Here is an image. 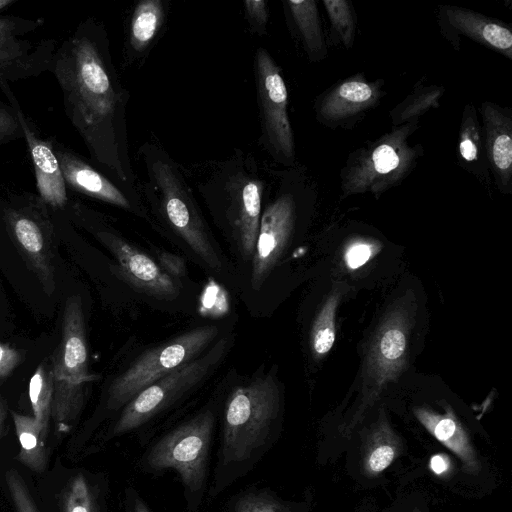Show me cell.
<instances>
[{
  "label": "cell",
  "instance_id": "30bf717a",
  "mask_svg": "<svg viewBox=\"0 0 512 512\" xmlns=\"http://www.w3.org/2000/svg\"><path fill=\"white\" fill-rule=\"evenodd\" d=\"M228 342V338L219 340L201 357L175 369L140 391L126 404L112 430V436L139 427L199 384L220 362L227 351Z\"/></svg>",
  "mask_w": 512,
  "mask_h": 512
},
{
  "label": "cell",
  "instance_id": "9a60e30c",
  "mask_svg": "<svg viewBox=\"0 0 512 512\" xmlns=\"http://www.w3.org/2000/svg\"><path fill=\"white\" fill-rule=\"evenodd\" d=\"M95 234L114 255L119 274L132 286L160 299L178 297L179 282L168 276L148 255L105 227H96Z\"/></svg>",
  "mask_w": 512,
  "mask_h": 512
},
{
  "label": "cell",
  "instance_id": "b9f144b4",
  "mask_svg": "<svg viewBox=\"0 0 512 512\" xmlns=\"http://www.w3.org/2000/svg\"><path fill=\"white\" fill-rule=\"evenodd\" d=\"M415 512H419V511H415Z\"/></svg>",
  "mask_w": 512,
  "mask_h": 512
},
{
  "label": "cell",
  "instance_id": "3957f363",
  "mask_svg": "<svg viewBox=\"0 0 512 512\" xmlns=\"http://www.w3.org/2000/svg\"><path fill=\"white\" fill-rule=\"evenodd\" d=\"M138 155L144 174L138 180L141 199L211 269L220 271V258L212 245L184 167L154 138L143 142Z\"/></svg>",
  "mask_w": 512,
  "mask_h": 512
},
{
  "label": "cell",
  "instance_id": "60d3db41",
  "mask_svg": "<svg viewBox=\"0 0 512 512\" xmlns=\"http://www.w3.org/2000/svg\"><path fill=\"white\" fill-rule=\"evenodd\" d=\"M17 0H0V12L8 9L10 6L15 4Z\"/></svg>",
  "mask_w": 512,
  "mask_h": 512
},
{
  "label": "cell",
  "instance_id": "e0dca14e",
  "mask_svg": "<svg viewBox=\"0 0 512 512\" xmlns=\"http://www.w3.org/2000/svg\"><path fill=\"white\" fill-rule=\"evenodd\" d=\"M414 414L420 423L442 444L462 460L470 473L479 470V463L469 437L449 406L439 414L425 407H416Z\"/></svg>",
  "mask_w": 512,
  "mask_h": 512
},
{
  "label": "cell",
  "instance_id": "8fae6325",
  "mask_svg": "<svg viewBox=\"0 0 512 512\" xmlns=\"http://www.w3.org/2000/svg\"><path fill=\"white\" fill-rule=\"evenodd\" d=\"M214 416L211 411L200 413L161 438L151 449L147 463L160 470L172 468L191 491L202 488Z\"/></svg>",
  "mask_w": 512,
  "mask_h": 512
},
{
  "label": "cell",
  "instance_id": "ba28073f",
  "mask_svg": "<svg viewBox=\"0 0 512 512\" xmlns=\"http://www.w3.org/2000/svg\"><path fill=\"white\" fill-rule=\"evenodd\" d=\"M254 79L259 116V145L277 163L291 165L295 145L288 117V93L281 71L264 47L254 55Z\"/></svg>",
  "mask_w": 512,
  "mask_h": 512
},
{
  "label": "cell",
  "instance_id": "8d00e7d4",
  "mask_svg": "<svg viewBox=\"0 0 512 512\" xmlns=\"http://www.w3.org/2000/svg\"><path fill=\"white\" fill-rule=\"evenodd\" d=\"M460 153L467 161L475 160L477 157V147L469 138H463L460 143Z\"/></svg>",
  "mask_w": 512,
  "mask_h": 512
},
{
  "label": "cell",
  "instance_id": "ffe728a7",
  "mask_svg": "<svg viewBox=\"0 0 512 512\" xmlns=\"http://www.w3.org/2000/svg\"><path fill=\"white\" fill-rule=\"evenodd\" d=\"M54 381L51 365L40 364L32 375L29 383V398L33 417L39 424L44 438H47L50 419L52 418V403Z\"/></svg>",
  "mask_w": 512,
  "mask_h": 512
},
{
  "label": "cell",
  "instance_id": "d590c367",
  "mask_svg": "<svg viewBox=\"0 0 512 512\" xmlns=\"http://www.w3.org/2000/svg\"><path fill=\"white\" fill-rule=\"evenodd\" d=\"M19 362V352L0 343V379L7 377L16 368Z\"/></svg>",
  "mask_w": 512,
  "mask_h": 512
},
{
  "label": "cell",
  "instance_id": "74e56055",
  "mask_svg": "<svg viewBox=\"0 0 512 512\" xmlns=\"http://www.w3.org/2000/svg\"><path fill=\"white\" fill-rule=\"evenodd\" d=\"M430 467L435 474H443L448 470L449 459L442 454L434 455L430 460Z\"/></svg>",
  "mask_w": 512,
  "mask_h": 512
},
{
  "label": "cell",
  "instance_id": "83f0119b",
  "mask_svg": "<svg viewBox=\"0 0 512 512\" xmlns=\"http://www.w3.org/2000/svg\"><path fill=\"white\" fill-rule=\"evenodd\" d=\"M5 480L17 512H39L26 483L16 470L9 469Z\"/></svg>",
  "mask_w": 512,
  "mask_h": 512
},
{
  "label": "cell",
  "instance_id": "ab89813d",
  "mask_svg": "<svg viewBox=\"0 0 512 512\" xmlns=\"http://www.w3.org/2000/svg\"><path fill=\"white\" fill-rule=\"evenodd\" d=\"M6 414H7L6 406H5L3 399L0 396V438L3 435Z\"/></svg>",
  "mask_w": 512,
  "mask_h": 512
},
{
  "label": "cell",
  "instance_id": "484cf974",
  "mask_svg": "<svg viewBox=\"0 0 512 512\" xmlns=\"http://www.w3.org/2000/svg\"><path fill=\"white\" fill-rule=\"evenodd\" d=\"M229 310L227 292L215 281L210 280L200 298V313L205 317L219 318Z\"/></svg>",
  "mask_w": 512,
  "mask_h": 512
},
{
  "label": "cell",
  "instance_id": "d6986e66",
  "mask_svg": "<svg viewBox=\"0 0 512 512\" xmlns=\"http://www.w3.org/2000/svg\"><path fill=\"white\" fill-rule=\"evenodd\" d=\"M373 98V89L368 84L344 82L327 97L320 112L328 120H339L367 106Z\"/></svg>",
  "mask_w": 512,
  "mask_h": 512
},
{
  "label": "cell",
  "instance_id": "ac0fdd59",
  "mask_svg": "<svg viewBox=\"0 0 512 512\" xmlns=\"http://www.w3.org/2000/svg\"><path fill=\"white\" fill-rule=\"evenodd\" d=\"M16 434L20 444L17 459L34 472H43L47 466L46 439L32 416L12 412Z\"/></svg>",
  "mask_w": 512,
  "mask_h": 512
},
{
  "label": "cell",
  "instance_id": "836d02e7",
  "mask_svg": "<svg viewBox=\"0 0 512 512\" xmlns=\"http://www.w3.org/2000/svg\"><path fill=\"white\" fill-rule=\"evenodd\" d=\"M398 165L399 157L390 145L382 144L374 150L372 154V166L377 173H389L396 169Z\"/></svg>",
  "mask_w": 512,
  "mask_h": 512
},
{
  "label": "cell",
  "instance_id": "4316f807",
  "mask_svg": "<svg viewBox=\"0 0 512 512\" xmlns=\"http://www.w3.org/2000/svg\"><path fill=\"white\" fill-rule=\"evenodd\" d=\"M489 150L494 167L502 177H509L512 165V140L509 133L497 132L490 142Z\"/></svg>",
  "mask_w": 512,
  "mask_h": 512
},
{
  "label": "cell",
  "instance_id": "2e32d148",
  "mask_svg": "<svg viewBox=\"0 0 512 512\" xmlns=\"http://www.w3.org/2000/svg\"><path fill=\"white\" fill-rule=\"evenodd\" d=\"M169 3L165 0H142L129 16L124 43L125 64H141L148 56L166 24Z\"/></svg>",
  "mask_w": 512,
  "mask_h": 512
},
{
  "label": "cell",
  "instance_id": "4fadbf2b",
  "mask_svg": "<svg viewBox=\"0 0 512 512\" xmlns=\"http://www.w3.org/2000/svg\"><path fill=\"white\" fill-rule=\"evenodd\" d=\"M51 142L68 190L140 216L144 215L138 189L115 181L55 138L51 137Z\"/></svg>",
  "mask_w": 512,
  "mask_h": 512
},
{
  "label": "cell",
  "instance_id": "4dcf8cb0",
  "mask_svg": "<svg viewBox=\"0 0 512 512\" xmlns=\"http://www.w3.org/2000/svg\"><path fill=\"white\" fill-rule=\"evenodd\" d=\"M376 243L363 239L354 240L344 251V262L348 269L356 270L369 262L379 251Z\"/></svg>",
  "mask_w": 512,
  "mask_h": 512
},
{
  "label": "cell",
  "instance_id": "f546056e",
  "mask_svg": "<svg viewBox=\"0 0 512 512\" xmlns=\"http://www.w3.org/2000/svg\"><path fill=\"white\" fill-rule=\"evenodd\" d=\"M234 512H289L285 506L267 493L254 492L240 497Z\"/></svg>",
  "mask_w": 512,
  "mask_h": 512
},
{
  "label": "cell",
  "instance_id": "9c48e42d",
  "mask_svg": "<svg viewBox=\"0 0 512 512\" xmlns=\"http://www.w3.org/2000/svg\"><path fill=\"white\" fill-rule=\"evenodd\" d=\"M43 18L0 14V83L51 72L59 41L42 34Z\"/></svg>",
  "mask_w": 512,
  "mask_h": 512
},
{
  "label": "cell",
  "instance_id": "7a4b0ae2",
  "mask_svg": "<svg viewBox=\"0 0 512 512\" xmlns=\"http://www.w3.org/2000/svg\"><path fill=\"white\" fill-rule=\"evenodd\" d=\"M184 170L192 188L236 235L244 255L252 256L267 186L264 167L253 154L237 148L225 158Z\"/></svg>",
  "mask_w": 512,
  "mask_h": 512
},
{
  "label": "cell",
  "instance_id": "7c38bea8",
  "mask_svg": "<svg viewBox=\"0 0 512 512\" xmlns=\"http://www.w3.org/2000/svg\"><path fill=\"white\" fill-rule=\"evenodd\" d=\"M276 195L265 189L258 235L253 252L251 284L259 289L279 261L296 221V200L280 183Z\"/></svg>",
  "mask_w": 512,
  "mask_h": 512
},
{
  "label": "cell",
  "instance_id": "d6a6232c",
  "mask_svg": "<svg viewBox=\"0 0 512 512\" xmlns=\"http://www.w3.org/2000/svg\"><path fill=\"white\" fill-rule=\"evenodd\" d=\"M22 138L14 109L8 102L0 101V146Z\"/></svg>",
  "mask_w": 512,
  "mask_h": 512
},
{
  "label": "cell",
  "instance_id": "1f68e13d",
  "mask_svg": "<svg viewBox=\"0 0 512 512\" xmlns=\"http://www.w3.org/2000/svg\"><path fill=\"white\" fill-rule=\"evenodd\" d=\"M245 18L250 32L257 36L267 33L269 21V8L264 0H246L243 2Z\"/></svg>",
  "mask_w": 512,
  "mask_h": 512
},
{
  "label": "cell",
  "instance_id": "8992f818",
  "mask_svg": "<svg viewBox=\"0 0 512 512\" xmlns=\"http://www.w3.org/2000/svg\"><path fill=\"white\" fill-rule=\"evenodd\" d=\"M409 296L406 294L388 309L371 339L363 369V397L356 418L406 366L413 311Z\"/></svg>",
  "mask_w": 512,
  "mask_h": 512
},
{
  "label": "cell",
  "instance_id": "f35d334b",
  "mask_svg": "<svg viewBox=\"0 0 512 512\" xmlns=\"http://www.w3.org/2000/svg\"><path fill=\"white\" fill-rule=\"evenodd\" d=\"M129 512H150L141 499L138 497L133 498V502Z\"/></svg>",
  "mask_w": 512,
  "mask_h": 512
},
{
  "label": "cell",
  "instance_id": "7402d4cb",
  "mask_svg": "<svg viewBox=\"0 0 512 512\" xmlns=\"http://www.w3.org/2000/svg\"><path fill=\"white\" fill-rule=\"evenodd\" d=\"M452 23L473 38L485 41L492 47L510 53L512 34L509 29L495 23L481 21L472 14L454 10L450 14Z\"/></svg>",
  "mask_w": 512,
  "mask_h": 512
},
{
  "label": "cell",
  "instance_id": "52a82bcc",
  "mask_svg": "<svg viewBox=\"0 0 512 512\" xmlns=\"http://www.w3.org/2000/svg\"><path fill=\"white\" fill-rule=\"evenodd\" d=\"M218 332L216 326H200L144 352L112 382L108 406L127 404L147 386L195 359Z\"/></svg>",
  "mask_w": 512,
  "mask_h": 512
},
{
  "label": "cell",
  "instance_id": "cb8c5ba5",
  "mask_svg": "<svg viewBox=\"0 0 512 512\" xmlns=\"http://www.w3.org/2000/svg\"><path fill=\"white\" fill-rule=\"evenodd\" d=\"M371 438V446L365 457V469L369 474H378L394 460L398 443L385 419L379 421Z\"/></svg>",
  "mask_w": 512,
  "mask_h": 512
},
{
  "label": "cell",
  "instance_id": "f1b7e54d",
  "mask_svg": "<svg viewBox=\"0 0 512 512\" xmlns=\"http://www.w3.org/2000/svg\"><path fill=\"white\" fill-rule=\"evenodd\" d=\"M324 5L343 41L346 45H349L353 39V21L348 2L344 0H326Z\"/></svg>",
  "mask_w": 512,
  "mask_h": 512
},
{
  "label": "cell",
  "instance_id": "d4e9b609",
  "mask_svg": "<svg viewBox=\"0 0 512 512\" xmlns=\"http://www.w3.org/2000/svg\"><path fill=\"white\" fill-rule=\"evenodd\" d=\"M63 512H93L89 486L82 474H77L68 484L63 498Z\"/></svg>",
  "mask_w": 512,
  "mask_h": 512
},
{
  "label": "cell",
  "instance_id": "277c9868",
  "mask_svg": "<svg viewBox=\"0 0 512 512\" xmlns=\"http://www.w3.org/2000/svg\"><path fill=\"white\" fill-rule=\"evenodd\" d=\"M54 393L52 419L59 433L70 430L84 405L87 384L95 379L88 371L86 329L81 298H67L61 342L52 356Z\"/></svg>",
  "mask_w": 512,
  "mask_h": 512
},
{
  "label": "cell",
  "instance_id": "5b68a950",
  "mask_svg": "<svg viewBox=\"0 0 512 512\" xmlns=\"http://www.w3.org/2000/svg\"><path fill=\"white\" fill-rule=\"evenodd\" d=\"M279 404L280 391L273 374L260 376L233 390L224 413L225 463L244 461L265 443Z\"/></svg>",
  "mask_w": 512,
  "mask_h": 512
},
{
  "label": "cell",
  "instance_id": "5bb4252c",
  "mask_svg": "<svg viewBox=\"0 0 512 512\" xmlns=\"http://www.w3.org/2000/svg\"><path fill=\"white\" fill-rule=\"evenodd\" d=\"M0 90L14 109L34 169L39 197L53 210H64L68 203L66 187L55 155L51 137H44L34 121L24 112L10 84L0 83Z\"/></svg>",
  "mask_w": 512,
  "mask_h": 512
},
{
  "label": "cell",
  "instance_id": "6da1fadb",
  "mask_svg": "<svg viewBox=\"0 0 512 512\" xmlns=\"http://www.w3.org/2000/svg\"><path fill=\"white\" fill-rule=\"evenodd\" d=\"M50 73L91 162L115 181L138 189L129 154L130 94L113 63L105 25L94 17L79 22L59 42Z\"/></svg>",
  "mask_w": 512,
  "mask_h": 512
},
{
  "label": "cell",
  "instance_id": "44dd1931",
  "mask_svg": "<svg viewBox=\"0 0 512 512\" xmlns=\"http://www.w3.org/2000/svg\"><path fill=\"white\" fill-rule=\"evenodd\" d=\"M342 292L333 290L323 303L314 320L310 344L313 356L321 359L332 349L336 338V310Z\"/></svg>",
  "mask_w": 512,
  "mask_h": 512
},
{
  "label": "cell",
  "instance_id": "e575fe53",
  "mask_svg": "<svg viewBox=\"0 0 512 512\" xmlns=\"http://www.w3.org/2000/svg\"><path fill=\"white\" fill-rule=\"evenodd\" d=\"M159 266L171 278L178 281L186 273L185 260L170 252L162 251L158 253Z\"/></svg>",
  "mask_w": 512,
  "mask_h": 512
},
{
  "label": "cell",
  "instance_id": "603a6c76",
  "mask_svg": "<svg viewBox=\"0 0 512 512\" xmlns=\"http://www.w3.org/2000/svg\"><path fill=\"white\" fill-rule=\"evenodd\" d=\"M285 8L310 53L323 47V39L314 1L285 2Z\"/></svg>",
  "mask_w": 512,
  "mask_h": 512
}]
</instances>
